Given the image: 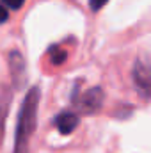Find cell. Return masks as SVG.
Masks as SVG:
<instances>
[{"mask_svg":"<svg viewBox=\"0 0 151 153\" xmlns=\"http://www.w3.org/2000/svg\"><path fill=\"white\" fill-rule=\"evenodd\" d=\"M66 57H68L66 50H62V48H59V46H52V48H50V61H52V64L59 66V64H62V62L66 61Z\"/></svg>","mask_w":151,"mask_h":153,"instance_id":"cell-5","label":"cell"},{"mask_svg":"<svg viewBox=\"0 0 151 153\" xmlns=\"http://www.w3.org/2000/svg\"><path fill=\"white\" fill-rule=\"evenodd\" d=\"M101 103H103V93H101V89L94 87V89H89V91L80 98L78 107H80V111H84L85 114H93V112H96V111L101 107Z\"/></svg>","mask_w":151,"mask_h":153,"instance_id":"cell-2","label":"cell"},{"mask_svg":"<svg viewBox=\"0 0 151 153\" xmlns=\"http://www.w3.org/2000/svg\"><path fill=\"white\" fill-rule=\"evenodd\" d=\"M9 9H20L23 4H25V0H2Z\"/></svg>","mask_w":151,"mask_h":153,"instance_id":"cell-7","label":"cell"},{"mask_svg":"<svg viewBox=\"0 0 151 153\" xmlns=\"http://www.w3.org/2000/svg\"><path fill=\"white\" fill-rule=\"evenodd\" d=\"M55 126L62 135H68L78 126V116L73 112H62L55 117Z\"/></svg>","mask_w":151,"mask_h":153,"instance_id":"cell-3","label":"cell"},{"mask_svg":"<svg viewBox=\"0 0 151 153\" xmlns=\"http://www.w3.org/2000/svg\"><path fill=\"white\" fill-rule=\"evenodd\" d=\"M107 2H109V0H89V7L96 13V11H100V9H101Z\"/></svg>","mask_w":151,"mask_h":153,"instance_id":"cell-6","label":"cell"},{"mask_svg":"<svg viewBox=\"0 0 151 153\" xmlns=\"http://www.w3.org/2000/svg\"><path fill=\"white\" fill-rule=\"evenodd\" d=\"M7 18H9V13H7V9L0 5V23H4V22H7Z\"/></svg>","mask_w":151,"mask_h":153,"instance_id":"cell-8","label":"cell"},{"mask_svg":"<svg viewBox=\"0 0 151 153\" xmlns=\"http://www.w3.org/2000/svg\"><path fill=\"white\" fill-rule=\"evenodd\" d=\"M133 78H135V85L142 91L144 96H148V89H150V71H148V68L142 62H137L135 64Z\"/></svg>","mask_w":151,"mask_h":153,"instance_id":"cell-4","label":"cell"},{"mask_svg":"<svg viewBox=\"0 0 151 153\" xmlns=\"http://www.w3.org/2000/svg\"><path fill=\"white\" fill-rule=\"evenodd\" d=\"M38 103H39V89L32 87L20 109L18 125H16V141H14V153H29V141L36 130L38 123Z\"/></svg>","mask_w":151,"mask_h":153,"instance_id":"cell-1","label":"cell"}]
</instances>
